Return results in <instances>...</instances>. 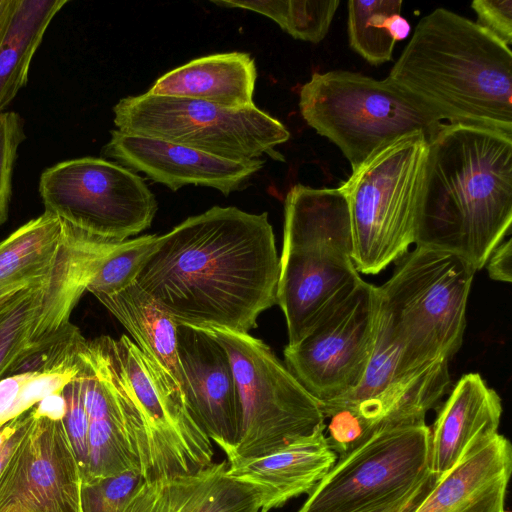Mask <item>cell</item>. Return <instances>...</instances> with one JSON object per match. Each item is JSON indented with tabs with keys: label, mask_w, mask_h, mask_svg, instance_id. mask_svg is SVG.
<instances>
[{
	"label": "cell",
	"mask_w": 512,
	"mask_h": 512,
	"mask_svg": "<svg viewBox=\"0 0 512 512\" xmlns=\"http://www.w3.org/2000/svg\"><path fill=\"white\" fill-rule=\"evenodd\" d=\"M279 270L268 213L215 206L158 236L135 282L178 324L248 333Z\"/></svg>",
	"instance_id": "cell-1"
},
{
	"label": "cell",
	"mask_w": 512,
	"mask_h": 512,
	"mask_svg": "<svg viewBox=\"0 0 512 512\" xmlns=\"http://www.w3.org/2000/svg\"><path fill=\"white\" fill-rule=\"evenodd\" d=\"M511 223L512 135L442 123L427 140L416 246L455 254L478 271Z\"/></svg>",
	"instance_id": "cell-2"
},
{
	"label": "cell",
	"mask_w": 512,
	"mask_h": 512,
	"mask_svg": "<svg viewBox=\"0 0 512 512\" xmlns=\"http://www.w3.org/2000/svg\"><path fill=\"white\" fill-rule=\"evenodd\" d=\"M387 78L441 121L512 135V52L459 14L424 16Z\"/></svg>",
	"instance_id": "cell-3"
},
{
	"label": "cell",
	"mask_w": 512,
	"mask_h": 512,
	"mask_svg": "<svg viewBox=\"0 0 512 512\" xmlns=\"http://www.w3.org/2000/svg\"><path fill=\"white\" fill-rule=\"evenodd\" d=\"M279 267L276 301L293 346L361 279L353 261L348 205L339 188L296 184L289 190Z\"/></svg>",
	"instance_id": "cell-4"
},
{
	"label": "cell",
	"mask_w": 512,
	"mask_h": 512,
	"mask_svg": "<svg viewBox=\"0 0 512 512\" xmlns=\"http://www.w3.org/2000/svg\"><path fill=\"white\" fill-rule=\"evenodd\" d=\"M427 140L417 132L380 147L339 187L358 272L378 274L416 243Z\"/></svg>",
	"instance_id": "cell-5"
},
{
	"label": "cell",
	"mask_w": 512,
	"mask_h": 512,
	"mask_svg": "<svg viewBox=\"0 0 512 512\" xmlns=\"http://www.w3.org/2000/svg\"><path fill=\"white\" fill-rule=\"evenodd\" d=\"M300 113L335 144L352 170L374 151L408 134L429 139L442 121L388 78L358 72H315L299 92Z\"/></svg>",
	"instance_id": "cell-6"
},
{
	"label": "cell",
	"mask_w": 512,
	"mask_h": 512,
	"mask_svg": "<svg viewBox=\"0 0 512 512\" xmlns=\"http://www.w3.org/2000/svg\"><path fill=\"white\" fill-rule=\"evenodd\" d=\"M379 286L380 306L406 361L422 367L460 349L474 268L450 252L416 246Z\"/></svg>",
	"instance_id": "cell-7"
},
{
	"label": "cell",
	"mask_w": 512,
	"mask_h": 512,
	"mask_svg": "<svg viewBox=\"0 0 512 512\" xmlns=\"http://www.w3.org/2000/svg\"><path fill=\"white\" fill-rule=\"evenodd\" d=\"M448 362L411 366L379 304L374 347L360 383L340 397L320 402L324 418L330 420L326 439L331 449L338 454L381 428L426 423L427 412L449 389Z\"/></svg>",
	"instance_id": "cell-8"
},
{
	"label": "cell",
	"mask_w": 512,
	"mask_h": 512,
	"mask_svg": "<svg viewBox=\"0 0 512 512\" xmlns=\"http://www.w3.org/2000/svg\"><path fill=\"white\" fill-rule=\"evenodd\" d=\"M107 344L136 413L132 453L147 482L197 472L213 463L212 441L178 382L127 336Z\"/></svg>",
	"instance_id": "cell-9"
},
{
	"label": "cell",
	"mask_w": 512,
	"mask_h": 512,
	"mask_svg": "<svg viewBox=\"0 0 512 512\" xmlns=\"http://www.w3.org/2000/svg\"><path fill=\"white\" fill-rule=\"evenodd\" d=\"M225 348L241 404L237 444L228 464L261 457L326 428L320 402L262 340L248 333L203 328Z\"/></svg>",
	"instance_id": "cell-10"
},
{
	"label": "cell",
	"mask_w": 512,
	"mask_h": 512,
	"mask_svg": "<svg viewBox=\"0 0 512 512\" xmlns=\"http://www.w3.org/2000/svg\"><path fill=\"white\" fill-rule=\"evenodd\" d=\"M117 130L181 144L231 159L282 157L275 147L290 133L276 118L255 105L229 109L205 101L154 95L148 92L122 98L114 107Z\"/></svg>",
	"instance_id": "cell-11"
},
{
	"label": "cell",
	"mask_w": 512,
	"mask_h": 512,
	"mask_svg": "<svg viewBox=\"0 0 512 512\" xmlns=\"http://www.w3.org/2000/svg\"><path fill=\"white\" fill-rule=\"evenodd\" d=\"M426 423L375 430L345 447L299 512H362L388 502L430 470Z\"/></svg>",
	"instance_id": "cell-12"
},
{
	"label": "cell",
	"mask_w": 512,
	"mask_h": 512,
	"mask_svg": "<svg viewBox=\"0 0 512 512\" xmlns=\"http://www.w3.org/2000/svg\"><path fill=\"white\" fill-rule=\"evenodd\" d=\"M39 192L46 213L112 241L147 229L157 211L156 198L142 177L103 158H77L47 168Z\"/></svg>",
	"instance_id": "cell-13"
},
{
	"label": "cell",
	"mask_w": 512,
	"mask_h": 512,
	"mask_svg": "<svg viewBox=\"0 0 512 512\" xmlns=\"http://www.w3.org/2000/svg\"><path fill=\"white\" fill-rule=\"evenodd\" d=\"M379 304V288L361 278L297 344L285 347L286 367L319 402L360 383L374 347Z\"/></svg>",
	"instance_id": "cell-14"
},
{
	"label": "cell",
	"mask_w": 512,
	"mask_h": 512,
	"mask_svg": "<svg viewBox=\"0 0 512 512\" xmlns=\"http://www.w3.org/2000/svg\"><path fill=\"white\" fill-rule=\"evenodd\" d=\"M81 485L63 420L32 414L0 475V512H80Z\"/></svg>",
	"instance_id": "cell-15"
},
{
	"label": "cell",
	"mask_w": 512,
	"mask_h": 512,
	"mask_svg": "<svg viewBox=\"0 0 512 512\" xmlns=\"http://www.w3.org/2000/svg\"><path fill=\"white\" fill-rule=\"evenodd\" d=\"M177 357L189 411L210 440L228 453L239 438L241 404L225 348L207 330L178 324Z\"/></svg>",
	"instance_id": "cell-16"
},
{
	"label": "cell",
	"mask_w": 512,
	"mask_h": 512,
	"mask_svg": "<svg viewBox=\"0 0 512 512\" xmlns=\"http://www.w3.org/2000/svg\"><path fill=\"white\" fill-rule=\"evenodd\" d=\"M102 154L154 182L177 191L183 186L211 187L225 196L240 190L263 167L260 159L231 160L158 138L111 131Z\"/></svg>",
	"instance_id": "cell-17"
},
{
	"label": "cell",
	"mask_w": 512,
	"mask_h": 512,
	"mask_svg": "<svg viewBox=\"0 0 512 512\" xmlns=\"http://www.w3.org/2000/svg\"><path fill=\"white\" fill-rule=\"evenodd\" d=\"M271 492L231 475L226 461L185 475L143 481L121 512H268Z\"/></svg>",
	"instance_id": "cell-18"
},
{
	"label": "cell",
	"mask_w": 512,
	"mask_h": 512,
	"mask_svg": "<svg viewBox=\"0 0 512 512\" xmlns=\"http://www.w3.org/2000/svg\"><path fill=\"white\" fill-rule=\"evenodd\" d=\"M82 397L88 417V471L82 483L137 471L126 439L113 371L103 336L79 350Z\"/></svg>",
	"instance_id": "cell-19"
},
{
	"label": "cell",
	"mask_w": 512,
	"mask_h": 512,
	"mask_svg": "<svg viewBox=\"0 0 512 512\" xmlns=\"http://www.w3.org/2000/svg\"><path fill=\"white\" fill-rule=\"evenodd\" d=\"M512 472V446L497 433L477 436L414 512H500Z\"/></svg>",
	"instance_id": "cell-20"
},
{
	"label": "cell",
	"mask_w": 512,
	"mask_h": 512,
	"mask_svg": "<svg viewBox=\"0 0 512 512\" xmlns=\"http://www.w3.org/2000/svg\"><path fill=\"white\" fill-rule=\"evenodd\" d=\"M502 401L478 373L462 376L430 428V470L449 471L477 436L498 432Z\"/></svg>",
	"instance_id": "cell-21"
},
{
	"label": "cell",
	"mask_w": 512,
	"mask_h": 512,
	"mask_svg": "<svg viewBox=\"0 0 512 512\" xmlns=\"http://www.w3.org/2000/svg\"><path fill=\"white\" fill-rule=\"evenodd\" d=\"M63 242L56 263L45 283L42 306L31 343L55 333L70 315L103 259L122 241L95 237L63 223Z\"/></svg>",
	"instance_id": "cell-22"
},
{
	"label": "cell",
	"mask_w": 512,
	"mask_h": 512,
	"mask_svg": "<svg viewBox=\"0 0 512 512\" xmlns=\"http://www.w3.org/2000/svg\"><path fill=\"white\" fill-rule=\"evenodd\" d=\"M325 429L261 457L228 464L231 475L263 485L271 492L268 511L309 494L334 465L337 454Z\"/></svg>",
	"instance_id": "cell-23"
},
{
	"label": "cell",
	"mask_w": 512,
	"mask_h": 512,
	"mask_svg": "<svg viewBox=\"0 0 512 512\" xmlns=\"http://www.w3.org/2000/svg\"><path fill=\"white\" fill-rule=\"evenodd\" d=\"M257 70L244 52L217 53L193 59L158 78L148 93L192 98L229 109L254 105Z\"/></svg>",
	"instance_id": "cell-24"
},
{
	"label": "cell",
	"mask_w": 512,
	"mask_h": 512,
	"mask_svg": "<svg viewBox=\"0 0 512 512\" xmlns=\"http://www.w3.org/2000/svg\"><path fill=\"white\" fill-rule=\"evenodd\" d=\"M96 298L127 329L136 346L180 385L176 321L136 282L119 293Z\"/></svg>",
	"instance_id": "cell-25"
},
{
	"label": "cell",
	"mask_w": 512,
	"mask_h": 512,
	"mask_svg": "<svg viewBox=\"0 0 512 512\" xmlns=\"http://www.w3.org/2000/svg\"><path fill=\"white\" fill-rule=\"evenodd\" d=\"M62 222L44 212L0 242V291L46 281L63 242Z\"/></svg>",
	"instance_id": "cell-26"
},
{
	"label": "cell",
	"mask_w": 512,
	"mask_h": 512,
	"mask_svg": "<svg viewBox=\"0 0 512 512\" xmlns=\"http://www.w3.org/2000/svg\"><path fill=\"white\" fill-rule=\"evenodd\" d=\"M67 0H17L0 45V113L26 85L29 67L53 17Z\"/></svg>",
	"instance_id": "cell-27"
},
{
	"label": "cell",
	"mask_w": 512,
	"mask_h": 512,
	"mask_svg": "<svg viewBox=\"0 0 512 512\" xmlns=\"http://www.w3.org/2000/svg\"><path fill=\"white\" fill-rule=\"evenodd\" d=\"M225 8L260 13L295 39L319 43L328 33L339 0L212 1Z\"/></svg>",
	"instance_id": "cell-28"
},
{
	"label": "cell",
	"mask_w": 512,
	"mask_h": 512,
	"mask_svg": "<svg viewBox=\"0 0 512 512\" xmlns=\"http://www.w3.org/2000/svg\"><path fill=\"white\" fill-rule=\"evenodd\" d=\"M401 0L348 2L347 31L351 48L372 65L392 59L395 40L390 33V20L400 14Z\"/></svg>",
	"instance_id": "cell-29"
},
{
	"label": "cell",
	"mask_w": 512,
	"mask_h": 512,
	"mask_svg": "<svg viewBox=\"0 0 512 512\" xmlns=\"http://www.w3.org/2000/svg\"><path fill=\"white\" fill-rule=\"evenodd\" d=\"M79 372L80 360L77 355L74 360L51 369L1 379L0 426L28 412L45 397L63 392Z\"/></svg>",
	"instance_id": "cell-30"
},
{
	"label": "cell",
	"mask_w": 512,
	"mask_h": 512,
	"mask_svg": "<svg viewBox=\"0 0 512 512\" xmlns=\"http://www.w3.org/2000/svg\"><path fill=\"white\" fill-rule=\"evenodd\" d=\"M46 281L21 290L0 309V380L31 343Z\"/></svg>",
	"instance_id": "cell-31"
},
{
	"label": "cell",
	"mask_w": 512,
	"mask_h": 512,
	"mask_svg": "<svg viewBox=\"0 0 512 512\" xmlns=\"http://www.w3.org/2000/svg\"><path fill=\"white\" fill-rule=\"evenodd\" d=\"M158 235H144L121 244L101 262L87 286L95 297L113 295L136 281L142 265L154 249Z\"/></svg>",
	"instance_id": "cell-32"
},
{
	"label": "cell",
	"mask_w": 512,
	"mask_h": 512,
	"mask_svg": "<svg viewBox=\"0 0 512 512\" xmlns=\"http://www.w3.org/2000/svg\"><path fill=\"white\" fill-rule=\"evenodd\" d=\"M145 481L137 471H126L111 477L82 483L80 512H121L125 503Z\"/></svg>",
	"instance_id": "cell-33"
},
{
	"label": "cell",
	"mask_w": 512,
	"mask_h": 512,
	"mask_svg": "<svg viewBox=\"0 0 512 512\" xmlns=\"http://www.w3.org/2000/svg\"><path fill=\"white\" fill-rule=\"evenodd\" d=\"M25 138L24 122L16 112L0 113V226L7 220L12 173L19 145Z\"/></svg>",
	"instance_id": "cell-34"
},
{
	"label": "cell",
	"mask_w": 512,
	"mask_h": 512,
	"mask_svg": "<svg viewBox=\"0 0 512 512\" xmlns=\"http://www.w3.org/2000/svg\"><path fill=\"white\" fill-rule=\"evenodd\" d=\"M63 395L67 407L63 423L83 482L88 471V417L83 403L80 372L64 387Z\"/></svg>",
	"instance_id": "cell-35"
},
{
	"label": "cell",
	"mask_w": 512,
	"mask_h": 512,
	"mask_svg": "<svg viewBox=\"0 0 512 512\" xmlns=\"http://www.w3.org/2000/svg\"><path fill=\"white\" fill-rule=\"evenodd\" d=\"M476 23L510 46L512 43V0H475L471 4Z\"/></svg>",
	"instance_id": "cell-36"
},
{
	"label": "cell",
	"mask_w": 512,
	"mask_h": 512,
	"mask_svg": "<svg viewBox=\"0 0 512 512\" xmlns=\"http://www.w3.org/2000/svg\"><path fill=\"white\" fill-rule=\"evenodd\" d=\"M438 476L429 472L420 482L402 495L362 512H414L432 490Z\"/></svg>",
	"instance_id": "cell-37"
},
{
	"label": "cell",
	"mask_w": 512,
	"mask_h": 512,
	"mask_svg": "<svg viewBox=\"0 0 512 512\" xmlns=\"http://www.w3.org/2000/svg\"><path fill=\"white\" fill-rule=\"evenodd\" d=\"M511 243V239L501 242L490 254L485 266L491 279L507 283L511 282Z\"/></svg>",
	"instance_id": "cell-38"
},
{
	"label": "cell",
	"mask_w": 512,
	"mask_h": 512,
	"mask_svg": "<svg viewBox=\"0 0 512 512\" xmlns=\"http://www.w3.org/2000/svg\"><path fill=\"white\" fill-rule=\"evenodd\" d=\"M66 400L63 392L49 395L42 399L32 409L36 417H47L53 420H63L66 414Z\"/></svg>",
	"instance_id": "cell-39"
},
{
	"label": "cell",
	"mask_w": 512,
	"mask_h": 512,
	"mask_svg": "<svg viewBox=\"0 0 512 512\" xmlns=\"http://www.w3.org/2000/svg\"><path fill=\"white\" fill-rule=\"evenodd\" d=\"M32 420L31 409L27 412L26 417L23 423L19 426V428L9 436L2 445H0V475L3 472L6 464L11 458L13 452L24 436L30 422Z\"/></svg>",
	"instance_id": "cell-40"
},
{
	"label": "cell",
	"mask_w": 512,
	"mask_h": 512,
	"mask_svg": "<svg viewBox=\"0 0 512 512\" xmlns=\"http://www.w3.org/2000/svg\"><path fill=\"white\" fill-rule=\"evenodd\" d=\"M17 0H0V45L9 27Z\"/></svg>",
	"instance_id": "cell-41"
},
{
	"label": "cell",
	"mask_w": 512,
	"mask_h": 512,
	"mask_svg": "<svg viewBox=\"0 0 512 512\" xmlns=\"http://www.w3.org/2000/svg\"><path fill=\"white\" fill-rule=\"evenodd\" d=\"M390 33L395 42L404 40L410 33L409 22L400 14H395L390 20Z\"/></svg>",
	"instance_id": "cell-42"
},
{
	"label": "cell",
	"mask_w": 512,
	"mask_h": 512,
	"mask_svg": "<svg viewBox=\"0 0 512 512\" xmlns=\"http://www.w3.org/2000/svg\"><path fill=\"white\" fill-rule=\"evenodd\" d=\"M30 287V286H29ZM24 288H9L0 291V309Z\"/></svg>",
	"instance_id": "cell-43"
},
{
	"label": "cell",
	"mask_w": 512,
	"mask_h": 512,
	"mask_svg": "<svg viewBox=\"0 0 512 512\" xmlns=\"http://www.w3.org/2000/svg\"><path fill=\"white\" fill-rule=\"evenodd\" d=\"M500 512H506V511L503 509V510H501Z\"/></svg>",
	"instance_id": "cell-44"
}]
</instances>
